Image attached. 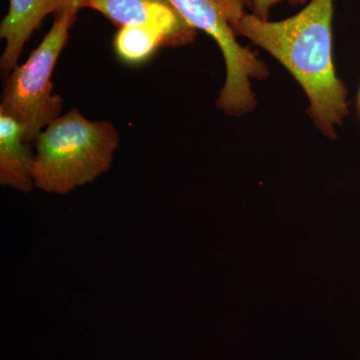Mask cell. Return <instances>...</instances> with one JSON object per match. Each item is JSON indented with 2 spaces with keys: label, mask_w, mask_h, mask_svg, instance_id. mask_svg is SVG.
Instances as JSON below:
<instances>
[{
  "label": "cell",
  "mask_w": 360,
  "mask_h": 360,
  "mask_svg": "<svg viewBox=\"0 0 360 360\" xmlns=\"http://www.w3.org/2000/svg\"><path fill=\"white\" fill-rule=\"evenodd\" d=\"M335 0H310L295 15L262 20L245 13L236 34L269 52L304 90L309 115L324 136L335 139L348 115L347 89L335 72L333 53Z\"/></svg>",
  "instance_id": "cell-1"
},
{
  "label": "cell",
  "mask_w": 360,
  "mask_h": 360,
  "mask_svg": "<svg viewBox=\"0 0 360 360\" xmlns=\"http://www.w3.org/2000/svg\"><path fill=\"white\" fill-rule=\"evenodd\" d=\"M120 134L108 120H90L77 108L58 116L35 139V188L65 195L110 169Z\"/></svg>",
  "instance_id": "cell-2"
},
{
  "label": "cell",
  "mask_w": 360,
  "mask_h": 360,
  "mask_svg": "<svg viewBox=\"0 0 360 360\" xmlns=\"http://www.w3.org/2000/svg\"><path fill=\"white\" fill-rule=\"evenodd\" d=\"M194 30H202L219 45L226 65V80L217 106L227 115L240 116L257 105L251 79H264L269 70L255 52L236 39V28L245 16L243 0H169Z\"/></svg>",
  "instance_id": "cell-3"
},
{
  "label": "cell",
  "mask_w": 360,
  "mask_h": 360,
  "mask_svg": "<svg viewBox=\"0 0 360 360\" xmlns=\"http://www.w3.org/2000/svg\"><path fill=\"white\" fill-rule=\"evenodd\" d=\"M77 15L72 11L56 13L53 25L39 46L23 65L11 70L6 80L0 112L11 116L25 127L28 143L34 142L63 111V101L53 94L51 77Z\"/></svg>",
  "instance_id": "cell-4"
},
{
  "label": "cell",
  "mask_w": 360,
  "mask_h": 360,
  "mask_svg": "<svg viewBox=\"0 0 360 360\" xmlns=\"http://www.w3.org/2000/svg\"><path fill=\"white\" fill-rule=\"evenodd\" d=\"M85 7L103 13L113 25H149L165 30L172 46L191 44L195 30L180 15L169 0H87Z\"/></svg>",
  "instance_id": "cell-5"
},
{
  "label": "cell",
  "mask_w": 360,
  "mask_h": 360,
  "mask_svg": "<svg viewBox=\"0 0 360 360\" xmlns=\"http://www.w3.org/2000/svg\"><path fill=\"white\" fill-rule=\"evenodd\" d=\"M56 13V0H9V11L0 25L4 51L0 58L2 72L18 65L26 42L49 14Z\"/></svg>",
  "instance_id": "cell-6"
},
{
  "label": "cell",
  "mask_w": 360,
  "mask_h": 360,
  "mask_svg": "<svg viewBox=\"0 0 360 360\" xmlns=\"http://www.w3.org/2000/svg\"><path fill=\"white\" fill-rule=\"evenodd\" d=\"M32 155L25 139V127L0 112V184L22 193L34 188Z\"/></svg>",
  "instance_id": "cell-7"
},
{
  "label": "cell",
  "mask_w": 360,
  "mask_h": 360,
  "mask_svg": "<svg viewBox=\"0 0 360 360\" xmlns=\"http://www.w3.org/2000/svg\"><path fill=\"white\" fill-rule=\"evenodd\" d=\"M118 58L129 65L148 60L160 47L172 46L167 32L155 25H127L120 28L115 37Z\"/></svg>",
  "instance_id": "cell-8"
},
{
  "label": "cell",
  "mask_w": 360,
  "mask_h": 360,
  "mask_svg": "<svg viewBox=\"0 0 360 360\" xmlns=\"http://www.w3.org/2000/svg\"><path fill=\"white\" fill-rule=\"evenodd\" d=\"M284 0H252L250 9L252 11L253 15L262 20H269L270 11L272 7L279 2ZM290 4L298 6V4H304L307 0H288Z\"/></svg>",
  "instance_id": "cell-9"
},
{
  "label": "cell",
  "mask_w": 360,
  "mask_h": 360,
  "mask_svg": "<svg viewBox=\"0 0 360 360\" xmlns=\"http://www.w3.org/2000/svg\"><path fill=\"white\" fill-rule=\"evenodd\" d=\"M87 0H56V14L63 11H72L78 13L85 7Z\"/></svg>",
  "instance_id": "cell-10"
},
{
  "label": "cell",
  "mask_w": 360,
  "mask_h": 360,
  "mask_svg": "<svg viewBox=\"0 0 360 360\" xmlns=\"http://www.w3.org/2000/svg\"><path fill=\"white\" fill-rule=\"evenodd\" d=\"M243 2H245V6L248 7H251V2H252V0H243Z\"/></svg>",
  "instance_id": "cell-11"
},
{
  "label": "cell",
  "mask_w": 360,
  "mask_h": 360,
  "mask_svg": "<svg viewBox=\"0 0 360 360\" xmlns=\"http://www.w3.org/2000/svg\"><path fill=\"white\" fill-rule=\"evenodd\" d=\"M359 111L360 113V91H359Z\"/></svg>",
  "instance_id": "cell-12"
}]
</instances>
